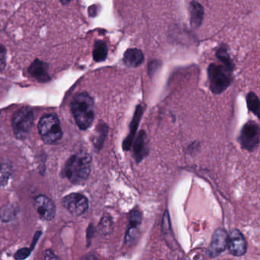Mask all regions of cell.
Here are the masks:
<instances>
[{"mask_svg":"<svg viewBox=\"0 0 260 260\" xmlns=\"http://www.w3.org/2000/svg\"><path fill=\"white\" fill-rule=\"evenodd\" d=\"M142 220V214L138 209L134 210L131 214L130 221L125 235V243L132 245L136 240L140 225Z\"/></svg>","mask_w":260,"mask_h":260,"instance_id":"cell-11","label":"cell"},{"mask_svg":"<svg viewBox=\"0 0 260 260\" xmlns=\"http://www.w3.org/2000/svg\"><path fill=\"white\" fill-rule=\"evenodd\" d=\"M228 248L231 255L242 256L247 250V243L242 233L234 229L228 236Z\"/></svg>","mask_w":260,"mask_h":260,"instance_id":"cell-9","label":"cell"},{"mask_svg":"<svg viewBox=\"0 0 260 260\" xmlns=\"http://www.w3.org/2000/svg\"><path fill=\"white\" fill-rule=\"evenodd\" d=\"M34 124V114L28 107H22L15 113L13 118V127L16 136L25 138L31 132Z\"/></svg>","mask_w":260,"mask_h":260,"instance_id":"cell-5","label":"cell"},{"mask_svg":"<svg viewBox=\"0 0 260 260\" xmlns=\"http://www.w3.org/2000/svg\"><path fill=\"white\" fill-rule=\"evenodd\" d=\"M39 134L47 144H54L61 138L62 129L58 118L54 115H46L39 121Z\"/></svg>","mask_w":260,"mask_h":260,"instance_id":"cell-4","label":"cell"},{"mask_svg":"<svg viewBox=\"0 0 260 260\" xmlns=\"http://www.w3.org/2000/svg\"><path fill=\"white\" fill-rule=\"evenodd\" d=\"M149 153L147 138L145 132L141 131L134 144V156L137 162H140Z\"/></svg>","mask_w":260,"mask_h":260,"instance_id":"cell-12","label":"cell"},{"mask_svg":"<svg viewBox=\"0 0 260 260\" xmlns=\"http://www.w3.org/2000/svg\"><path fill=\"white\" fill-rule=\"evenodd\" d=\"M143 114V108L141 106H138L137 107L136 112H135V115H134L133 120L131 124L130 134L124 140L123 143V149L126 151H128L132 147V142H133L134 138H135V134H136L137 130H138V124H139L140 121H141V116Z\"/></svg>","mask_w":260,"mask_h":260,"instance_id":"cell-13","label":"cell"},{"mask_svg":"<svg viewBox=\"0 0 260 260\" xmlns=\"http://www.w3.org/2000/svg\"><path fill=\"white\" fill-rule=\"evenodd\" d=\"M217 57L224 63L225 67L228 68V70H233L234 68V64L231 62V58H230L229 55H228L226 51L223 48H220L218 50L217 53Z\"/></svg>","mask_w":260,"mask_h":260,"instance_id":"cell-19","label":"cell"},{"mask_svg":"<svg viewBox=\"0 0 260 260\" xmlns=\"http://www.w3.org/2000/svg\"><path fill=\"white\" fill-rule=\"evenodd\" d=\"M191 24L194 28L200 26L204 19V9L199 3L193 1L190 4Z\"/></svg>","mask_w":260,"mask_h":260,"instance_id":"cell-15","label":"cell"},{"mask_svg":"<svg viewBox=\"0 0 260 260\" xmlns=\"http://www.w3.org/2000/svg\"><path fill=\"white\" fill-rule=\"evenodd\" d=\"M30 252H31V249H28V248H23L16 252L15 258L16 259H25L30 255Z\"/></svg>","mask_w":260,"mask_h":260,"instance_id":"cell-21","label":"cell"},{"mask_svg":"<svg viewBox=\"0 0 260 260\" xmlns=\"http://www.w3.org/2000/svg\"><path fill=\"white\" fill-rule=\"evenodd\" d=\"M7 65V50L0 44V73L6 69Z\"/></svg>","mask_w":260,"mask_h":260,"instance_id":"cell-20","label":"cell"},{"mask_svg":"<svg viewBox=\"0 0 260 260\" xmlns=\"http://www.w3.org/2000/svg\"><path fill=\"white\" fill-rule=\"evenodd\" d=\"M208 76L211 90L215 94H220L226 90L232 81L229 70L214 63L208 67Z\"/></svg>","mask_w":260,"mask_h":260,"instance_id":"cell-3","label":"cell"},{"mask_svg":"<svg viewBox=\"0 0 260 260\" xmlns=\"http://www.w3.org/2000/svg\"><path fill=\"white\" fill-rule=\"evenodd\" d=\"M35 208L39 215L45 220H52L55 216V206L52 201L46 196H38L35 201Z\"/></svg>","mask_w":260,"mask_h":260,"instance_id":"cell-10","label":"cell"},{"mask_svg":"<svg viewBox=\"0 0 260 260\" xmlns=\"http://www.w3.org/2000/svg\"><path fill=\"white\" fill-rule=\"evenodd\" d=\"M108 56L107 45L103 42H97L93 50L94 60L96 62L104 61Z\"/></svg>","mask_w":260,"mask_h":260,"instance_id":"cell-16","label":"cell"},{"mask_svg":"<svg viewBox=\"0 0 260 260\" xmlns=\"http://www.w3.org/2000/svg\"><path fill=\"white\" fill-rule=\"evenodd\" d=\"M12 169L7 164H0V186L6 185L11 176Z\"/></svg>","mask_w":260,"mask_h":260,"instance_id":"cell-18","label":"cell"},{"mask_svg":"<svg viewBox=\"0 0 260 260\" xmlns=\"http://www.w3.org/2000/svg\"><path fill=\"white\" fill-rule=\"evenodd\" d=\"M63 207L74 216L84 214L89 208L87 198L80 193H72L63 198L62 201Z\"/></svg>","mask_w":260,"mask_h":260,"instance_id":"cell-7","label":"cell"},{"mask_svg":"<svg viewBox=\"0 0 260 260\" xmlns=\"http://www.w3.org/2000/svg\"><path fill=\"white\" fill-rule=\"evenodd\" d=\"M239 142L242 148L248 151H253L259 144V127L255 121L246 123L240 132Z\"/></svg>","mask_w":260,"mask_h":260,"instance_id":"cell-6","label":"cell"},{"mask_svg":"<svg viewBox=\"0 0 260 260\" xmlns=\"http://www.w3.org/2000/svg\"><path fill=\"white\" fill-rule=\"evenodd\" d=\"M144 60V54L139 49H128L124 55V62L125 64L132 68H137L143 63Z\"/></svg>","mask_w":260,"mask_h":260,"instance_id":"cell-14","label":"cell"},{"mask_svg":"<svg viewBox=\"0 0 260 260\" xmlns=\"http://www.w3.org/2000/svg\"><path fill=\"white\" fill-rule=\"evenodd\" d=\"M246 101L249 110L258 118L260 114V103L258 96L254 92H249L247 95Z\"/></svg>","mask_w":260,"mask_h":260,"instance_id":"cell-17","label":"cell"},{"mask_svg":"<svg viewBox=\"0 0 260 260\" xmlns=\"http://www.w3.org/2000/svg\"><path fill=\"white\" fill-rule=\"evenodd\" d=\"M228 244V234L225 230H216L213 234L211 243L207 249V255L210 258H214L226 250Z\"/></svg>","mask_w":260,"mask_h":260,"instance_id":"cell-8","label":"cell"},{"mask_svg":"<svg viewBox=\"0 0 260 260\" xmlns=\"http://www.w3.org/2000/svg\"><path fill=\"white\" fill-rule=\"evenodd\" d=\"M91 156L86 152H80L71 156L64 168V175L72 183L81 184L89 177L91 170Z\"/></svg>","mask_w":260,"mask_h":260,"instance_id":"cell-2","label":"cell"},{"mask_svg":"<svg viewBox=\"0 0 260 260\" xmlns=\"http://www.w3.org/2000/svg\"><path fill=\"white\" fill-rule=\"evenodd\" d=\"M71 111L80 129L86 130L92 125L95 118V106L93 100L87 92H80L74 97Z\"/></svg>","mask_w":260,"mask_h":260,"instance_id":"cell-1","label":"cell"}]
</instances>
